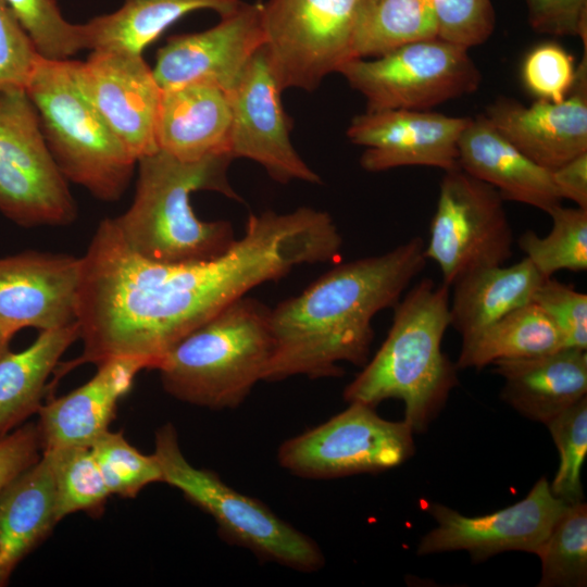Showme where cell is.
<instances>
[{"label": "cell", "mask_w": 587, "mask_h": 587, "mask_svg": "<svg viewBox=\"0 0 587 587\" xmlns=\"http://www.w3.org/2000/svg\"><path fill=\"white\" fill-rule=\"evenodd\" d=\"M271 274L270 259L252 237L241 236L210 260L162 263L130 249L105 217L80 257L76 321L83 351L54 374L113 358L139 359L155 370L180 339Z\"/></svg>", "instance_id": "cell-1"}, {"label": "cell", "mask_w": 587, "mask_h": 587, "mask_svg": "<svg viewBox=\"0 0 587 587\" xmlns=\"http://www.w3.org/2000/svg\"><path fill=\"white\" fill-rule=\"evenodd\" d=\"M424 245L416 236L383 254L337 265L271 309L273 352L263 380L338 377L341 362L364 366L372 321L394 309L424 270Z\"/></svg>", "instance_id": "cell-2"}, {"label": "cell", "mask_w": 587, "mask_h": 587, "mask_svg": "<svg viewBox=\"0 0 587 587\" xmlns=\"http://www.w3.org/2000/svg\"><path fill=\"white\" fill-rule=\"evenodd\" d=\"M232 160L224 153L183 162L161 150L140 158L133 202L112 217L126 245L162 263L204 261L227 251L237 239L232 223L200 220L190 195L211 190L240 201L227 177Z\"/></svg>", "instance_id": "cell-3"}, {"label": "cell", "mask_w": 587, "mask_h": 587, "mask_svg": "<svg viewBox=\"0 0 587 587\" xmlns=\"http://www.w3.org/2000/svg\"><path fill=\"white\" fill-rule=\"evenodd\" d=\"M449 292L444 283L423 278L399 300L384 342L346 386L345 401L375 408L401 400L413 433L427 429L458 385V367L441 349L450 326Z\"/></svg>", "instance_id": "cell-4"}, {"label": "cell", "mask_w": 587, "mask_h": 587, "mask_svg": "<svg viewBox=\"0 0 587 587\" xmlns=\"http://www.w3.org/2000/svg\"><path fill=\"white\" fill-rule=\"evenodd\" d=\"M271 309L241 297L180 339L157 369L173 398L210 410L236 409L264 379L273 352Z\"/></svg>", "instance_id": "cell-5"}, {"label": "cell", "mask_w": 587, "mask_h": 587, "mask_svg": "<svg viewBox=\"0 0 587 587\" xmlns=\"http://www.w3.org/2000/svg\"><path fill=\"white\" fill-rule=\"evenodd\" d=\"M25 90L65 179L101 201L118 200L129 186L137 161L80 88L75 61L40 57Z\"/></svg>", "instance_id": "cell-6"}, {"label": "cell", "mask_w": 587, "mask_h": 587, "mask_svg": "<svg viewBox=\"0 0 587 587\" xmlns=\"http://www.w3.org/2000/svg\"><path fill=\"white\" fill-rule=\"evenodd\" d=\"M153 453L162 482L210 514L225 540L250 550L260 560L299 572H315L325 564L324 554L312 538L279 519L260 500L226 485L216 473L193 466L180 449L173 424L157 429Z\"/></svg>", "instance_id": "cell-7"}, {"label": "cell", "mask_w": 587, "mask_h": 587, "mask_svg": "<svg viewBox=\"0 0 587 587\" xmlns=\"http://www.w3.org/2000/svg\"><path fill=\"white\" fill-rule=\"evenodd\" d=\"M0 213L22 227L67 226L77 217L24 88L0 90Z\"/></svg>", "instance_id": "cell-8"}, {"label": "cell", "mask_w": 587, "mask_h": 587, "mask_svg": "<svg viewBox=\"0 0 587 587\" xmlns=\"http://www.w3.org/2000/svg\"><path fill=\"white\" fill-rule=\"evenodd\" d=\"M467 50L433 37L350 60L338 73L364 97L369 112L430 110L478 89L482 75Z\"/></svg>", "instance_id": "cell-9"}, {"label": "cell", "mask_w": 587, "mask_h": 587, "mask_svg": "<svg viewBox=\"0 0 587 587\" xmlns=\"http://www.w3.org/2000/svg\"><path fill=\"white\" fill-rule=\"evenodd\" d=\"M503 202L497 189L460 167L445 172L424 245L445 285L511 258L513 232Z\"/></svg>", "instance_id": "cell-10"}, {"label": "cell", "mask_w": 587, "mask_h": 587, "mask_svg": "<svg viewBox=\"0 0 587 587\" xmlns=\"http://www.w3.org/2000/svg\"><path fill=\"white\" fill-rule=\"evenodd\" d=\"M414 453L413 430L388 421L375 408L350 402L328 421L285 440L278 464L295 476L332 479L396 467Z\"/></svg>", "instance_id": "cell-11"}, {"label": "cell", "mask_w": 587, "mask_h": 587, "mask_svg": "<svg viewBox=\"0 0 587 587\" xmlns=\"http://www.w3.org/2000/svg\"><path fill=\"white\" fill-rule=\"evenodd\" d=\"M360 0H270L263 4L264 48L282 87L313 91L353 59Z\"/></svg>", "instance_id": "cell-12"}, {"label": "cell", "mask_w": 587, "mask_h": 587, "mask_svg": "<svg viewBox=\"0 0 587 587\" xmlns=\"http://www.w3.org/2000/svg\"><path fill=\"white\" fill-rule=\"evenodd\" d=\"M569 505L552 494L545 477L523 500L486 515L466 516L433 503L428 511L437 526L420 540L416 553L465 550L475 562L505 551L537 554Z\"/></svg>", "instance_id": "cell-13"}, {"label": "cell", "mask_w": 587, "mask_h": 587, "mask_svg": "<svg viewBox=\"0 0 587 587\" xmlns=\"http://www.w3.org/2000/svg\"><path fill=\"white\" fill-rule=\"evenodd\" d=\"M283 91L264 45L250 60L229 92L232 125L229 153L260 164L276 182L317 184L320 176L302 160L289 138Z\"/></svg>", "instance_id": "cell-14"}, {"label": "cell", "mask_w": 587, "mask_h": 587, "mask_svg": "<svg viewBox=\"0 0 587 587\" xmlns=\"http://www.w3.org/2000/svg\"><path fill=\"white\" fill-rule=\"evenodd\" d=\"M78 84L129 154L158 151L157 122L162 89L142 54L91 50L75 61Z\"/></svg>", "instance_id": "cell-15"}, {"label": "cell", "mask_w": 587, "mask_h": 587, "mask_svg": "<svg viewBox=\"0 0 587 587\" xmlns=\"http://www.w3.org/2000/svg\"><path fill=\"white\" fill-rule=\"evenodd\" d=\"M262 12L263 3L242 2L209 29L170 38L152 68L161 89L208 84L230 92L264 45Z\"/></svg>", "instance_id": "cell-16"}, {"label": "cell", "mask_w": 587, "mask_h": 587, "mask_svg": "<svg viewBox=\"0 0 587 587\" xmlns=\"http://www.w3.org/2000/svg\"><path fill=\"white\" fill-rule=\"evenodd\" d=\"M80 257L27 250L0 257V342L21 329L39 332L76 321Z\"/></svg>", "instance_id": "cell-17"}, {"label": "cell", "mask_w": 587, "mask_h": 587, "mask_svg": "<svg viewBox=\"0 0 587 587\" xmlns=\"http://www.w3.org/2000/svg\"><path fill=\"white\" fill-rule=\"evenodd\" d=\"M470 117L430 110L366 111L352 118L347 137L364 147L361 166L383 172L401 166L459 167L458 141Z\"/></svg>", "instance_id": "cell-18"}, {"label": "cell", "mask_w": 587, "mask_h": 587, "mask_svg": "<svg viewBox=\"0 0 587 587\" xmlns=\"http://www.w3.org/2000/svg\"><path fill=\"white\" fill-rule=\"evenodd\" d=\"M484 115L514 147L550 171L587 152L586 54L564 100H537L525 105L515 99L499 98Z\"/></svg>", "instance_id": "cell-19"}, {"label": "cell", "mask_w": 587, "mask_h": 587, "mask_svg": "<svg viewBox=\"0 0 587 587\" xmlns=\"http://www.w3.org/2000/svg\"><path fill=\"white\" fill-rule=\"evenodd\" d=\"M142 370H149L148 364L139 359H109L84 385L42 403L36 424L41 450L90 447L109 430L118 401Z\"/></svg>", "instance_id": "cell-20"}, {"label": "cell", "mask_w": 587, "mask_h": 587, "mask_svg": "<svg viewBox=\"0 0 587 587\" xmlns=\"http://www.w3.org/2000/svg\"><path fill=\"white\" fill-rule=\"evenodd\" d=\"M458 165L492 186L503 200L546 213L561 205L551 171L537 164L507 140L480 114L470 117L458 141Z\"/></svg>", "instance_id": "cell-21"}, {"label": "cell", "mask_w": 587, "mask_h": 587, "mask_svg": "<svg viewBox=\"0 0 587 587\" xmlns=\"http://www.w3.org/2000/svg\"><path fill=\"white\" fill-rule=\"evenodd\" d=\"M230 125L229 92L208 84L162 90L157 145L175 159L197 162L211 155L230 154Z\"/></svg>", "instance_id": "cell-22"}, {"label": "cell", "mask_w": 587, "mask_h": 587, "mask_svg": "<svg viewBox=\"0 0 587 587\" xmlns=\"http://www.w3.org/2000/svg\"><path fill=\"white\" fill-rule=\"evenodd\" d=\"M501 398L521 415L544 424L587 396L586 350L563 348L533 358L500 360Z\"/></svg>", "instance_id": "cell-23"}, {"label": "cell", "mask_w": 587, "mask_h": 587, "mask_svg": "<svg viewBox=\"0 0 587 587\" xmlns=\"http://www.w3.org/2000/svg\"><path fill=\"white\" fill-rule=\"evenodd\" d=\"M544 278L524 258L515 264L484 267L452 284L450 326L472 338L509 312L532 301Z\"/></svg>", "instance_id": "cell-24"}, {"label": "cell", "mask_w": 587, "mask_h": 587, "mask_svg": "<svg viewBox=\"0 0 587 587\" xmlns=\"http://www.w3.org/2000/svg\"><path fill=\"white\" fill-rule=\"evenodd\" d=\"M79 339L78 323L40 330L24 350L0 353V436L18 427L38 412L48 379L61 358Z\"/></svg>", "instance_id": "cell-25"}, {"label": "cell", "mask_w": 587, "mask_h": 587, "mask_svg": "<svg viewBox=\"0 0 587 587\" xmlns=\"http://www.w3.org/2000/svg\"><path fill=\"white\" fill-rule=\"evenodd\" d=\"M57 524L52 469L41 453L0 491V562L4 572L11 576Z\"/></svg>", "instance_id": "cell-26"}, {"label": "cell", "mask_w": 587, "mask_h": 587, "mask_svg": "<svg viewBox=\"0 0 587 587\" xmlns=\"http://www.w3.org/2000/svg\"><path fill=\"white\" fill-rule=\"evenodd\" d=\"M241 3L240 0H124L116 11L82 24L86 49L142 54L184 15L207 9L225 16Z\"/></svg>", "instance_id": "cell-27"}, {"label": "cell", "mask_w": 587, "mask_h": 587, "mask_svg": "<svg viewBox=\"0 0 587 587\" xmlns=\"http://www.w3.org/2000/svg\"><path fill=\"white\" fill-rule=\"evenodd\" d=\"M563 348L553 322L530 301L462 341L455 366L480 370L496 361L533 358Z\"/></svg>", "instance_id": "cell-28"}, {"label": "cell", "mask_w": 587, "mask_h": 587, "mask_svg": "<svg viewBox=\"0 0 587 587\" xmlns=\"http://www.w3.org/2000/svg\"><path fill=\"white\" fill-rule=\"evenodd\" d=\"M433 37H437V26L427 0H360L352 57L377 58Z\"/></svg>", "instance_id": "cell-29"}, {"label": "cell", "mask_w": 587, "mask_h": 587, "mask_svg": "<svg viewBox=\"0 0 587 587\" xmlns=\"http://www.w3.org/2000/svg\"><path fill=\"white\" fill-rule=\"evenodd\" d=\"M552 228L545 237L526 230L517 239L520 250L544 278L562 270H587V209H553Z\"/></svg>", "instance_id": "cell-30"}, {"label": "cell", "mask_w": 587, "mask_h": 587, "mask_svg": "<svg viewBox=\"0 0 587 587\" xmlns=\"http://www.w3.org/2000/svg\"><path fill=\"white\" fill-rule=\"evenodd\" d=\"M42 453L52 469L57 523L76 512H99L111 495L90 447H64Z\"/></svg>", "instance_id": "cell-31"}, {"label": "cell", "mask_w": 587, "mask_h": 587, "mask_svg": "<svg viewBox=\"0 0 587 587\" xmlns=\"http://www.w3.org/2000/svg\"><path fill=\"white\" fill-rule=\"evenodd\" d=\"M541 562L539 587L587 584V504H570L536 554Z\"/></svg>", "instance_id": "cell-32"}, {"label": "cell", "mask_w": 587, "mask_h": 587, "mask_svg": "<svg viewBox=\"0 0 587 587\" xmlns=\"http://www.w3.org/2000/svg\"><path fill=\"white\" fill-rule=\"evenodd\" d=\"M90 449L111 496L135 498L146 486L162 482L154 453H141L120 432L109 429Z\"/></svg>", "instance_id": "cell-33"}, {"label": "cell", "mask_w": 587, "mask_h": 587, "mask_svg": "<svg viewBox=\"0 0 587 587\" xmlns=\"http://www.w3.org/2000/svg\"><path fill=\"white\" fill-rule=\"evenodd\" d=\"M559 451L560 463L550 484L566 504L584 500L582 470L587 454V396L546 423Z\"/></svg>", "instance_id": "cell-34"}, {"label": "cell", "mask_w": 587, "mask_h": 587, "mask_svg": "<svg viewBox=\"0 0 587 587\" xmlns=\"http://www.w3.org/2000/svg\"><path fill=\"white\" fill-rule=\"evenodd\" d=\"M45 59L66 60L86 49L82 24L66 21L55 0H5Z\"/></svg>", "instance_id": "cell-35"}, {"label": "cell", "mask_w": 587, "mask_h": 587, "mask_svg": "<svg viewBox=\"0 0 587 587\" xmlns=\"http://www.w3.org/2000/svg\"><path fill=\"white\" fill-rule=\"evenodd\" d=\"M521 74L525 88L537 100L560 102L573 88L577 66L562 46L545 42L527 53Z\"/></svg>", "instance_id": "cell-36"}, {"label": "cell", "mask_w": 587, "mask_h": 587, "mask_svg": "<svg viewBox=\"0 0 587 587\" xmlns=\"http://www.w3.org/2000/svg\"><path fill=\"white\" fill-rule=\"evenodd\" d=\"M437 37L470 49L488 40L496 16L490 0H427Z\"/></svg>", "instance_id": "cell-37"}, {"label": "cell", "mask_w": 587, "mask_h": 587, "mask_svg": "<svg viewBox=\"0 0 587 587\" xmlns=\"http://www.w3.org/2000/svg\"><path fill=\"white\" fill-rule=\"evenodd\" d=\"M553 322L564 348L587 349V295L552 277L546 278L532 297Z\"/></svg>", "instance_id": "cell-38"}, {"label": "cell", "mask_w": 587, "mask_h": 587, "mask_svg": "<svg viewBox=\"0 0 587 587\" xmlns=\"http://www.w3.org/2000/svg\"><path fill=\"white\" fill-rule=\"evenodd\" d=\"M41 55L5 0H0V90L24 88Z\"/></svg>", "instance_id": "cell-39"}, {"label": "cell", "mask_w": 587, "mask_h": 587, "mask_svg": "<svg viewBox=\"0 0 587 587\" xmlns=\"http://www.w3.org/2000/svg\"><path fill=\"white\" fill-rule=\"evenodd\" d=\"M534 30L552 36H579L586 45L587 0H526Z\"/></svg>", "instance_id": "cell-40"}, {"label": "cell", "mask_w": 587, "mask_h": 587, "mask_svg": "<svg viewBox=\"0 0 587 587\" xmlns=\"http://www.w3.org/2000/svg\"><path fill=\"white\" fill-rule=\"evenodd\" d=\"M42 450L36 424H22L0 436V491L36 463Z\"/></svg>", "instance_id": "cell-41"}, {"label": "cell", "mask_w": 587, "mask_h": 587, "mask_svg": "<svg viewBox=\"0 0 587 587\" xmlns=\"http://www.w3.org/2000/svg\"><path fill=\"white\" fill-rule=\"evenodd\" d=\"M551 175L562 200H571L587 209V152L552 170Z\"/></svg>", "instance_id": "cell-42"}, {"label": "cell", "mask_w": 587, "mask_h": 587, "mask_svg": "<svg viewBox=\"0 0 587 587\" xmlns=\"http://www.w3.org/2000/svg\"><path fill=\"white\" fill-rule=\"evenodd\" d=\"M10 576L4 572L1 562H0V587L7 585Z\"/></svg>", "instance_id": "cell-43"}, {"label": "cell", "mask_w": 587, "mask_h": 587, "mask_svg": "<svg viewBox=\"0 0 587 587\" xmlns=\"http://www.w3.org/2000/svg\"><path fill=\"white\" fill-rule=\"evenodd\" d=\"M5 349H9V347H8V346H4V345H2V344L0 342V353H1L2 351H4Z\"/></svg>", "instance_id": "cell-44"}]
</instances>
